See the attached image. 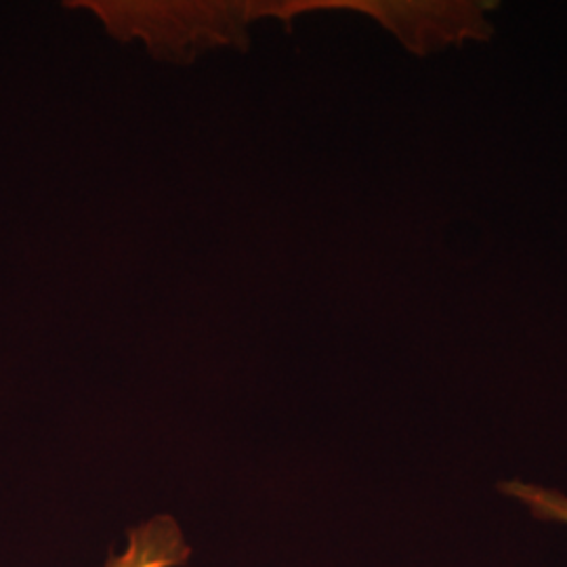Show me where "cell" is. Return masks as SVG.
<instances>
[{
	"label": "cell",
	"mask_w": 567,
	"mask_h": 567,
	"mask_svg": "<svg viewBox=\"0 0 567 567\" xmlns=\"http://www.w3.org/2000/svg\"><path fill=\"white\" fill-rule=\"evenodd\" d=\"M501 492L507 494L508 498L519 501L536 519L557 522L567 526V494L564 492L553 487L526 484L522 480L503 482Z\"/></svg>",
	"instance_id": "cell-3"
},
{
	"label": "cell",
	"mask_w": 567,
	"mask_h": 567,
	"mask_svg": "<svg viewBox=\"0 0 567 567\" xmlns=\"http://www.w3.org/2000/svg\"><path fill=\"white\" fill-rule=\"evenodd\" d=\"M118 37H143L161 58H192L215 44L246 42V23L261 2H89Z\"/></svg>",
	"instance_id": "cell-1"
},
{
	"label": "cell",
	"mask_w": 567,
	"mask_h": 567,
	"mask_svg": "<svg viewBox=\"0 0 567 567\" xmlns=\"http://www.w3.org/2000/svg\"><path fill=\"white\" fill-rule=\"evenodd\" d=\"M192 555L179 524L168 515H156L128 532L126 547L103 567H182Z\"/></svg>",
	"instance_id": "cell-2"
}]
</instances>
